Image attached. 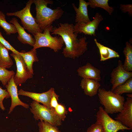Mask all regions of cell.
I'll return each mask as SVG.
<instances>
[{
    "mask_svg": "<svg viewBox=\"0 0 132 132\" xmlns=\"http://www.w3.org/2000/svg\"><path fill=\"white\" fill-rule=\"evenodd\" d=\"M74 25L60 23L58 27L53 28L51 34L58 35L62 38L65 47L62 52L66 57L74 59L82 55L88 50L85 36L78 39V34L74 32Z\"/></svg>",
    "mask_w": 132,
    "mask_h": 132,
    "instance_id": "obj_1",
    "label": "cell"
},
{
    "mask_svg": "<svg viewBox=\"0 0 132 132\" xmlns=\"http://www.w3.org/2000/svg\"><path fill=\"white\" fill-rule=\"evenodd\" d=\"M35 6V21L43 32L46 28L52 25L53 22L60 18L64 11L60 7L52 9L47 6L52 4L53 1L49 0H33Z\"/></svg>",
    "mask_w": 132,
    "mask_h": 132,
    "instance_id": "obj_2",
    "label": "cell"
},
{
    "mask_svg": "<svg viewBox=\"0 0 132 132\" xmlns=\"http://www.w3.org/2000/svg\"><path fill=\"white\" fill-rule=\"evenodd\" d=\"M97 95L99 102L108 114L119 113L122 110L125 102L124 96L100 88L98 90Z\"/></svg>",
    "mask_w": 132,
    "mask_h": 132,
    "instance_id": "obj_3",
    "label": "cell"
},
{
    "mask_svg": "<svg viewBox=\"0 0 132 132\" xmlns=\"http://www.w3.org/2000/svg\"><path fill=\"white\" fill-rule=\"evenodd\" d=\"M53 28L52 25L45 28L43 32L37 33L33 35L35 43L33 49L42 47H47L52 49L55 52L61 50L64 43L62 38L60 36H52L50 32Z\"/></svg>",
    "mask_w": 132,
    "mask_h": 132,
    "instance_id": "obj_4",
    "label": "cell"
},
{
    "mask_svg": "<svg viewBox=\"0 0 132 132\" xmlns=\"http://www.w3.org/2000/svg\"><path fill=\"white\" fill-rule=\"evenodd\" d=\"M33 3V0H29L26 3L25 7L22 10L15 12H7L6 14L8 16H14L19 18L24 28L33 35L37 33L43 32L31 12V6Z\"/></svg>",
    "mask_w": 132,
    "mask_h": 132,
    "instance_id": "obj_5",
    "label": "cell"
},
{
    "mask_svg": "<svg viewBox=\"0 0 132 132\" xmlns=\"http://www.w3.org/2000/svg\"><path fill=\"white\" fill-rule=\"evenodd\" d=\"M30 106V111L35 120L46 122L56 126L61 125L62 121L51 109L34 101L31 103Z\"/></svg>",
    "mask_w": 132,
    "mask_h": 132,
    "instance_id": "obj_6",
    "label": "cell"
},
{
    "mask_svg": "<svg viewBox=\"0 0 132 132\" xmlns=\"http://www.w3.org/2000/svg\"><path fill=\"white\" fill-rule=\"evenodd\" d=\"M96 121L100 123L103 128L102 132H117L120 130H131L119 121L112 119L100 106L96 116Z\"/></svg>",
    "mask_w": 132,
    "mask_h": 132,
    "instance_id": "obj_7",
    "label": "cell"
},
{
    "mask_svg": "<svg viewBox=\"0 0 132 132\" xmlns=\"http://www.w3.org/2000/svg\"><path fill=\"white\" fill-rule=\"evenodd\" d=\"M11 55L15 60L17 67L16 73L13 77L14 81L17 86H19L25 82L28 79L32 78L33 75L28 70L26 64L20 54L12 52Z\"/></svg>",
    "mask_w": 132,
    "mask_h": 132,
    "instance_id": "obj_8",
    "label": "cell"
},
{
    "mask_svg": "<svg viewBox=\"0 0 132 132\" xmlns=\"http://www.w3.org/2000/svg\"><path fill=\"white\" fill-rule=\"evenodd\" d=\"M103 19L102 15L97 13L92 21L87 23H76L74 25V32L77 34L83 33L85 35L95 36V31L98 30L99 24Z\"/></svg>",
    "mask_w": 132,
    "mask_h": 132,
    "instance_id": "obj_9",
    "label": "cell"
},
{
    "mask_svg": "<svg viewBox=\"0 0 132 132\" xmlns=\"http://www.w3.org/2000/svg\"><path fill=\"white\" fill-rule=\"evenodd\" d=\"M110 77V82L112 85L111 91H112L116 87L132 77V72L125 70L123 68L122 61L119 60L117 66L112 71Z\"/></svg>",
    "mask_w": 132,
    "mask_h": 132,
    "instance_id": "obj_10",
    "label": "cell"
},
{
    "mask_svg": "<svg viewBox=\"0 0 132 132\" xmlns=\"http://www.w3.org/2000/svg\"><path fill=\"white\" fill-rule=\"evenodd\" d=\"M115 120L132 130V97H127L122 110L117 114Z\"/></svg>",
    "mask_w": 132,
    "mask_h": 132,
    "instance_id": "obj_11",
    "label": "cell"
},
{
    "mask_svg": "<svg viewBox=\"0 0 132 132\" xmlns=\"http://www.w3.org/2000/svg\"><path fill=\"white\" fill-rule=\"evenodd\" d=\"M55 91L54 88H52L48 91L41 93L29 92L22 89L18 91V95L28 97L35 101L42 103L43 105L50 109V102L53 93Z\"/></svg>",
    "mask_w": 132,
    "mask_h": 132,
    "instance_id": "obj_12",
    "label": "cell"
},
{
    "mask_svg": "<svg viewBox=\"0 0 132 132\" xmlns=\"http://www.w3.org/2000/svg\"><path fill=\"white\" fill-rule=\"evenodd\" d=\"M14 76L8 82L5 87L6 90L11 97V103L8 114L10 113L15 107L18 105H21L26 109L29 107V105L22 101L18 96L17 86L14 80Z\"/></svg>",
    "mask_w": 132,
    "mask_h": 132,
    "instance_id": "obj_13",
    "label": "cell"
},
{
    "mask_svg": "<svg viewBox=\"0 0 132 132\" xmlns=\"http://www.w3.org/2000/svg\"><path fill=\"white\" fill-rule=\"evenodd\" d=\"M78 75L82 78L93 79L99 82L101 80L100 70L88 62L77 69Z\"/></svg>",
    "mask_w": 132,
    "mask_h": 132,
    "instance_id": "obj_14",
    "label": "cell"
},
{
    "mask_svg": "<svg viewBox=\"0 0 132 132\" xmlns=\"http://www.w3.org/2000/svg\"><path fill=\"white\" fill-rule=\"evenodd\" d=\"M10 22L13 24L16 28L18 33V40L23 44H29L33 47L35 43L34 38L25 31L24 28L18 22L17 19L15 18H12Z\"/></svg>",
    "mask_w": 132,
    "mask_h": 132,
    "instance_id": "obj_15",
    "label": "cell"
},
{
    "mask_svg": "<svg viewBox=\"0 0 132 132\" xmlns=\"http://www.w3.org/2000/svg\"><path fill=\"white\" fill-rule=\"evenodd\" d=\"M80 86L86 95L92 97L97 94L101 85L99 82L96 80L91 79L82 78L81 81Z\"/></svg>",
    "mask_w": 132,
    "mask_h": 132,
    "instance_id": "obj_16",
    "label": "cell"
},
{
    "mask_svg": "<svg viewBox=\"0 0 132 132\" xmlns=\"http://www.w3.org/2000/svg\"><path fill=\"white\" fill-rule=\"evenodd\" d=\"M88 5V2L84 0H79V6L78 8L74 3L72 4L73 7L76 13L75 19L76 23H87L90 21L88 12L87 8Z\"/></svg>",
    "mask_w": 132,
    "mask_h": 132,
    "instance_id": "obj_17",
    "label": "cell"
},
{
    "mask_svg": "<svg viewBox=\"0 0 132 132\" xmlns=\"http://www.w3.org/2000/svg\"><path fill=\"white\" fill-rule=\"evenodd\" d=\"M94 41L99 50L100 61H104L110 58L120 57V55L118 53L114 50L99 43L96 39H94Z\"/></svg>",
    "mask_w": 132,
    "mask_h": 132,
    "instance_id": "obj_18",
    "label": "cell"
},
{
    "mask_svg": "<svg viewBox=\"0 0 132 132\" xmlns=\"http://www.w3.org/2000/svg\"><path fill=\"white\" fill-rule=\"evenodd\" d=\"M19 54L22 57L29 71L33 75V63L35 62H37L39 61L37 55L36 49L33 48L27 52L22 51L19 52Z\"/></svg>",
    "mask_w": 132,
    "mask_h": 132,
    "instance_id": "obj_19",
    "label": "cell"
},
{
    "mask_svg": "<svg viewBox=\"0 0 132 132\" xmlns=\"http://www.w3.org/2000/svg\"><path fill=\"white\" fill-rule=\"evenodd\" d=\"M9 50L0 42V67L8 69L13 64L8 52Z\"/></svg>",
    "mask_w": 132,
    "mask_h": 132,
    "instance_id": "obj_20",
    "label": "cell"
},
{
    "mask_svg": "<svg viewBox=\"0 0 132 132\" xmlns=\"http://www.w3.org/2000/svg\"><path fill=\"white\" fill-rule=\"evenodd\" d=\"M123 53L125 56V60L123 67L126 71L131 72L132 71V46L131 44L127 41L126 46Z\"/></svg>",
    "mask_w": 132,
    "mask_h": 132,
    "instance_id": "obj_21",
    "label": "cell"
},
{
    "mask_svg": "<svg viewBox=\"0 0 132 132\" xmlns=\"http://www.w3.org/2000/svg\"><path fill=\"white\" fill-rule=\"evenodd\" d=\"M109 0H88L89 5L91 8L97 7L102 8L106 11L109 15H111L113 11L114 8L109 6Z\"/></svg>",
    "mask_w": 132,
    "mask_h": 132,
    "instance_id": "obj_22",
    "label": "cell"
},
{
    "mask_svg": "<svg viewBox=\"0 0 132 132\" xmlns=\"http://www.w3.org/2000/svg\"><path fill=\"white\" fill-rule=\"evenodd\" d=\"M0 26L3 29L7 35L15 34L17 33L15 26L6 21L5 16L3 12L0 11Z\"/></svg>",
    "mask_w": 132,
    "mask_h": 132,
    "instance_id": "obj_23",
    "label": "cell"
},
{
    "mask_svg": "<svg viewBox=\"0 0 132 132\" xmlns=\"http://www.w3.org/2000/svg\"><path fill=\"white\" fill-rule=\"evenodd\" d=\"M112 91L120 95L124 93L132 94V77L124 83L116 87Z\"/></svg>",
    "mask_w": 132,
    "mask_h": 132,
    "instance_id": "obj_24",
    "label": "cell"
},
{
    "mask_svg": "<svg viewBox=\"0 0 132 132\" xmlns=\"http://www.w3.org/2000/svg\"><path fill=\"white\" fill-rule=\"evenodd\" d=\"M15 75L13 71L9 70L5 68L0 67V81L3 86H5Z\"/></svg>",
    "mask_w": 132,
    "mask_h": 132,
    "instance_id": "obj_25",
    "label": "cell"
},
{
    "mask_svg": "<svg viewBox=\"0 0 132 132\" xmlns=\"http://www.w3.org/2000/svg\"><path fill=\"white\" fill-rule=\"evenodd\" d=\"M39 128V132H62L57 126L44 121H40L38 124Z\"/></svg>",
    "mask_w": 132,
    "mask_h": 132,
    "instance_id": "obj_26",
    "label": "cell"
},
{
    "mask_svg": "<svg viewBox=\"0 0 132 132\" xmlns=\"http://www.w3.org/2000/svg\"><path fill=\"white\" fill-rule=\"evenodd\" d=\"M51 110L53 111L61 121H64L65 120L67 111L65 106L64 104L58 103L55 108Z\"/></svg>",
    "mask_w": 132,
    "mask_h": 132,
    "instance_id": "obj_27",
    "label": "cell"
},
{
    "mask_svg": "<svg viewBox=\"0 0 132 132\" xmlns=\"http://www.w3.org/2000/svg\"><path fill=\"white\" fill-rule=\"evenodd\" d=\"M0 42L9 50L11 51L12 53L17 54H19V52L16 50L6 40L2 35L0 29Z\"/></svg>",
    "mask_w": 132,
    "mask_h": 132,
    "instance_id": "obj_28",
    "label": "cell"
},
{
    "mask_svg": "<svg viewBox=\"0 0 132 132\" xmlns=\"http://www.w3.org/2000/svg\"><path fill=\"white\" fill-rule=\"evenodd\" d=\"M10 97V96L6 89H3L0 87V108L3 110L5 109L3 104V101L4 99H8Z\"/></svg>",
    "mask_w": 132,
    "mask_h": 132,
    "instance_id": "obj_29",
    "label": "cell"
},
{
    "mask_svg": "<svg viewBox=\"0 0 132 132\" xmlns=\"http://www.w3.org/2000/svg\"><path fill=\"white\" fill-rule=\"evenodd\" d=\"M103 131L101 125L96 121L88 128L86 132H102Z\"/></svg>",
    "mask_w": 132,
    "mask_h": 132,
    "instance_id": "obj_30",
    "label": "cell"
},
{
    "mask_svg": "<svg viewBox=\"0 0 132 132\" xmlns=\"http://www.w3.org/2000/svg\"><path fill=\"white\" fill-rule=\"evenodd\" d=\"M58 97L59 96L54 91L52 94L50 101V106L51 109L55 108L58 104Z\"/></svg>",
    "mask_w": 132,
    "mask_h": 132,
    "instance_id": "obj_31",
    "label": "cell"
},
{
    "mask_svg": "<svg viewBox=\"0 0 132 132\" xmlns=\"http://www.w3.org/2000/svg\"><path fill=\"white\" fill-rule=\"evenodd\" d=\"M120 8L122 11L124 13L128 12L130 16L132 15V5L131 4H121Z\"/></svg>",
    "mask_w": 132,
    "mask_h": 132,
    "instance_id": "obj_32",
    "label": "cell"
},
{
    "mask_svg": "<svg viewBox=\"0 0 132 132\" xmlns=\"http://www.w3.org/2000/svg\"></svg>",
    "mask_w": 132,
    "mask_h": 132,
    "instance_id": "obj_33",
    "label": "cell"
}]
</instances>
